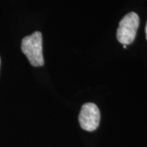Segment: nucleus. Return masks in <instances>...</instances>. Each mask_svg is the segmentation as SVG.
<instances>
[{"label": "nucleus", "mask_w": 147, "mask_h": 147, "mask_svg": "<svg viewBox=\"0 0 147 147\" xmlns=\"http://www.w3.org/2000/svg\"><path fill=\"white\" fill-rule=\"evenodd\" d=\"M123 48H124V49H126V48H127L126 45H123Z\"/></svg>", "instance_id": "5"}, {"label": "nucleus", "mask_w": 147, "mask_h": 147, "mask_svg": "<svg viewBox=\"0 0 147 147\" xmlns=\"http://www.w3.org/2000/svg\"><path fill=\"white\" fill-rule=\"evenodd\" d=\"M146 39H147V23H146Z\"/></svg>", "instance_id": "4"}, {"label": "nucleus", "mask_w": 147, "mask_h": 147, "mask_svg": "<svg viewBox=\"0 0 147 147\" xmlns=\"http://www.w3.org/2000/svg\"><path fill=\"white\" fill-rule=\"evenodd\" d=\"M0 64H1V61H0Z\"/></svg>", "instance_id": "6"}, {"label": "nucleus", "mask_w": 147, "mask_h": 147, "mask_svg": "<svg viewBox=\"0 0 147 147\" xmlns=\"http://www.w3.org/2000/svg\"><path fill=\"white\" fill-rule=\"evenodd\" d=\"M21 48L31 65L39 67L44 65L42 56V37L40 32H34L30 35L25 37L21 41Z\"/></svg>", "instance_id": "1"}, {"label": "nucleus", "mask_w": 147, "mask_h": 147, "mask_svg": "<svg viewBox=\"0 0 147 147\" xmlns=\"http://www.w3.org/2000/svg\"><path fill=\"white\" fill-rule=\"evenodd\" d=\"M100 113L94 103H86L82 106L79 115L80 127L88 131H95L100 124Z\"/></svg>", "instance_id": "3"}, {"label": "nucleus", "mask_w": 147, "mask_h": 147, "mask_svg": "<svg viewBox=\"0 0 147 147\" xmlns=\"http://www.w3.org/2000/svg\"><path fill=\"white\" fill-rule=\"evenodd\" d=\"M140 24V19L137 13L129 12L123 16L117 30V39L123 45H128L135 40Z\"/></svg>", "instance_id": "2"}]
</instances>
